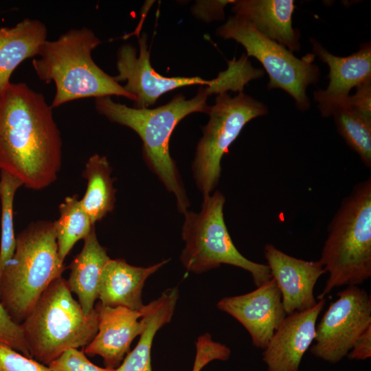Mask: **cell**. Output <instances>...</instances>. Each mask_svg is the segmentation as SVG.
I'll return each instance as SVG.
<instances>
[{
    "instance_id": "30",
    "label": "cell",
    "mask_w": 371,
    "mask_h": 371,
    "mask_svg": "<svg viewBox=\"0 0 371 371\" xmlns=\"http://www.w3.org/2000/svg\"><path fill=\"white\" fill-rule=\"evenodd\" d=\"M347 356L354 360L371 357V326L358 337Z\"/></svg>"
},
{
    "instance_id": "7",
    "label": "cell",
    "mask_w": 371,
    "mask_h": 371,
    "mask_svg": "<svg viewBox=\"0 0 371 371\" xmlns=\"http://www.w3.org/2000/svg\"><path fill=\"white\" fill-rule=\"evenodd\" d=\"M225 199L216 191L203 195L201 212L186 211L182 238L186 245L180 260L190 272L201 273L229 265L249 271L258 287L272 278L267 265L249 260L237 249L226 227L223 207Z\"/></svg>"
},
{
    "instance_id": "1",
    "label": "cell",
    "mask_w": 371,
    "mask_h": 371,
    "mask_svg": "<svg viewBox=\"0 0 371 371\" xmlns=\"http://www.w3.org/2000/svg\"><path fill=\"white\" fill-rule=\"evenodd\" d=\"M61 160L51 105L25 83L10 82L0 93V170L41 190L56 179Z\"/></svg>"
},
{
    "instance_id": "27",
    "label": "cell",
    "mask_w": 371,
    "mask_h": 371,
    "mask_svg": "<svg viewBox=\"0 0 371 371\" xmlns=\"http://www.w3.org/2000/svg\"><path fill=\"white\" fill-rule=\"evenodd\" d=\"M0 371H52L31 357H26L13 348L0 344Z\"/></svg>"
},
{
    "instance_id": "22",
    "label": "cell",
    "mask_w": 371,
    "mask_h": 371,
    "mask_svg": "<svg viewBox=\"0 0 371 371\" xmlns=\"http://www.w3.org/2000/svg\"><path fill=\"white\" fill-rule=\"evenodd\" d=\"M111 171L107 158L98 154L91 156L85 164L82 175L87 180V187L80 203L94 225L115 206V190Z\"/></svg>"
},
{
    "instance_id": "10",
    "label": "cell",
    "mask_w": 371,
    "mask_h": 371,
    "mask_svg": "<svg viewBox=\"0 0 371 371\" xmlns=\"http://www.w3.org/2000/svg\"><path fill=\"white\" fill-rule=\"evenodd\" d=\"M371 326V297L358 286L337 293L316 326L310 351L317 358L335 364L346 357L358 337Z\"/></svg>"
},
{
    "instance_id": "17",
    "label": "cell",
    "mask_w": 371,
    "mask_h": 371,
    "mask_svg": "<svg viewBox=\"0 0 371 371\" xmlns=\"http://www.w3.org/2000/svg\"><path fill=\"white\" fill-rule=\"evenodd\" d=\"M295 8L293 0H238L232 10L261 34L293 52L301 47L300 33L292 25Z\"/></svg>"
},
{
    "instance_id": "18",
    "label": "cell",
    "mask_w": 371,
    "mask_h": 371,
    "mask_svg": "<svg viewBox=\"0 0 371 371\" xmlns=\"http://www.w3.org/2000/svg\"><path fill=\"white\" fill-rule=\"evenodd\" d=\"M166 260L148 267H135L122 259H109L100 277L98 299L104 306L140 310L142 289L147 278L166 264Z\"/></svg>"
},
{
    "instance_id": "21",
    "label": "cell",
    "mask_w": 371,
    "mask_h": 371,
    "mask_svg": "<svg viewBox=\"0 0 371 371\" xmlns=\"http://www.w3.org/2000/svg\"><path fill=\"white\" fill-rule=\"evenodd\" d=\"M178 297L177 288H172L145 305L146 325L137 344L128 352L115 371H152L150 351L153 339L159 328L170 322Z\"/></svg>"
},
{
    "instance_id": "11",
    "label": "cell",
    "mask_w": 371,
    "mask_h": 371,
    "mask_svg": "<svg viewBox=\"0 0 371 371\" xmlns=\"http://www.w3.org/2000/svg\"><path fill=\"white\" fill-rule=\"evenodd\" d=\"M138 43V56L132 45L126 43L120 47L116 63L118 74L113 77L117 82L126 81L124 88L135 96V108H148L161 95L175 89L195 85L205 86L213 82V79L199 77H165L157 73L150 65L145 34L139 37Z\"/></svg>"
},
{
    "instance_id": "6",
    "label": "cell",
    "mask_w": 371,
    "mask_h": 371,
    "mask_svg": "<svg viewBox=\"0 0 371 371\" xmlns=\"http://www.w3.org/2000/svg\"><path fill=\"white\" fill-rule=\"evenodd\" d=\"M31 357L49 366L69 348L87 346L98 332V315L84 313L67 280L55 279L21 324Z\"/></svg>"
},
{
    "instance_id": "9",
    "label": "cell",
    "mask_w": 371,
    "mask_h": 371,
    "mask_svg": "<svg viewBox=\"0 0 371 371\" xmlns=\"http://www.w3.org/2000/svg\"><path fill=\"white\" fill-rule=\"evenodd\" d=\"M267 106L243 91L231 97L227 92L217 95L211 106L203 135L196 150L192 172L203 195L210 194L218 183L223 156L243 127L251 120L265 115Z\"/></svg>"
},
{
    "instance_id": "14",
    "label": "cell",
    "mask_w": 371,
    "mask_h": 371,
    "mask_svg": "<svg viewBox=\"0 0 371 371\" xmlns=\"http://www.w3.org/2000/svg\"><path fill=\"white\" fill-rule=\"evenodd\" d=\"M310 41L312 54L329 68L327 88L313 93L322 115L328 117L335 107L349 97L352 88L371 81V45L370 42H366L357 52L340 57L329 52L315 38H311Z\"/></svg>"
},
{
    "instance_id": "4",
    "label": "cell",
    "mask_w": 371,
    "mask_h": 371,
    "mask_svg": "<svg viewBox=\"0 0 371 371\" xmlns=\"http://www.w3.org/2000/svg\"><path fill=\"white\" fill-rule=\"evenodd\" d=\"M319 261L328 276L317 299L333 289L357 286L371 276V179L357 184L328 227Z\"/></svg>"
},
{
    "instance_id": "13",
    "label": "cell",
    "mask_w": 371,
    "mask_h": 371,
    "mask_svg": "<svg viewBox=\"0 0 371 371\" xmlns=\"http://www.w3.org/2000/svg\"><path fill=\"white\" fill-rule=\"evenodd\" d=\"M95 310L98 332L84 352L89 356H100L105 368L117 369L128 353L134 339L145 327V305L140 310H133L104 306L99 302L95 304Z\"/></svg>"
},
{
    "instance_id": "12",
    "label": "cell",
    "mask_w": 371,
    "mask_h": 371,
    "mask_svg": "<svg viewBox=\"0 0 371 371\" xmlns=\"http://www.w3.org/2000/svg\"><path fill=\"white\" fill-rule=\"evenodd\" d=\"M247 330L252 344L264 349L286 314L275 280H271L246 294L225 297L217 304Z\"/></svg>"
},
{
    "instance_id": "28",
    "label": "cell",
    "mask_w": 371,
    "mask_h": 371,
    "mask_svg": "<svg viewBox=\"0 0 371 371\" xmlns=\"http://www.w3.org/2000/svg\"><path fill=\"white\" fill-rule=\"evenodd\" d=\"M0 344H5L26 357H31L21 324L12 319L1 303Z\"/></svg>"
},
{
    "instance_id": "8",
    "label": "cell",
    "mask_w": 371,
    "mask_h": 371,
    "mask_svg": "<svg viewBox=\"0 0 371 371\" xmlns=\"http://www.w3.org/2000/svg\"><path fill=\"white\" fill-rule=\"evenodd\" d=\"M217 36L241 44L247 56L256 58L269 76L267 88L281 89L295 100L302 111L310 107L306 89L319 81L320 70L314 64L315 55L308 53L301 58L282 45L265 37L245 19L229 16L216 30Z\"/></svg>"
},
{
    "instance_id": "5",
    "label": "cell",
    "mask_w": 371,
    "mask_h": 371,
    "mask_svg": "<svg viewBox=\"0 0 371 371\" xmlns=\"http://www.w3.org/2000/svg\"><path fill=\"white\" fill-rule=\"evenodd\" d=\"M65 270L59 258L54 222L31 223L16 236V247L0 280V303L21 324L37 300Z\"/></svg>"
},
{
    "instance_id": "3",
    "label": "cell",
    "mask_w": 371,
    "mask_h": 371,
    "mask_svg": "<svg viewBox=\"0 0 371 371\" xmlns=\"http://www.w3.org/2000/svg\"><path fill=\"white\" fill-rule=\"evenodd\" d=\"M101 43L86 27L70 30L56 40L44 43L32 65L41 80L55 84L52 109L86 98L117 95L135 101L133 95L93 61L91 52Z\"/></svg>"
},
{
    "instance_id": "16",
    "label": "cell",
    "mask_w": 371,
    "mask_h": 371,
    "mask_svg": "<svg viewBox=\"0 0 371 371\" xmlns=\"http://www.w3.org/2000/svg\"><path fill=\"white\" fill-rule=\"evenodd\" d=\"M326 303L320 299L312 308L286 315L263 349L267 371H299L315 337L317 321Z\"/></svg>"
},
{
    "instance_id": "24",
    "label": "cell",
    "mask_w": 371,
    "mask_h": 371,
    "mask_svg": "<svg viewBox=\"0 0 371 371\" xmlns=\"http://www.w3.org/2000/svg\"><path fill=\"white\" fill-rule=\"evenodd\" d=\"M60 216L54 222L58 253L62 262L74 245L95 227L77 195L67 196L59 205Z\"/></svg>"
},
{
    "instance_id": "26",
    "label": "cell",
    "mask_w": 371,
    "mask_h": 371,
    "mask_svg": "<svg viewBox=\"0 0 371 371\" xmlns=\"http://www.w3.org/2000/svg\"><path fill=\"white\" fill-rule=\"evenodd\" d=\"M52 371H115L101 368L90 361L84 350L69 348L48 366Z\"/></svg>"
},
{
    "instance_id": "20",
    "label": "cell",
    "mask_w": 371,
    "mask_h": 371,
    "mask_svg": "<svg viewBox=\"0 0 371 371\" xmlns=\"http://www.w3.org/2000/svg\"><path fill=\"white\" fill-rule=\"evenodd\" d=\"M47 36L45 25L37 19H25L14 27H0V93L23 60L38 55Z\"/></svg>"
},
{
    "instance_id": "25",
    "label": "cell",
    "mask_w": 371,
    "mask_h": 371,
    "mask_svg": "<svg viewBox=\"0 0 371 371\" xmlns=\"http://www.w3.org/2000/svg\"><path fill=\"white\" fill-rule=\"evenodd\" d=\"M22 186L23 183L17 177L1 170L0 280L5 264L11 258L15 250L16 236L14 229L13 204L15 193Z\"/></svg>"
},
{
    "instance_id": "15",
    "label": "cell",
    "mask_w": 371,
    "mask_h": 371,
    "mask_svg": "<svg viewBox=\"0 0 371 371\" xmlns=\"http://www.w3.org/2000/svg\"><path fill=\"white\" fill-rule=\"evenodd\" d=\"M264 255L286 315L309 309L317 304L314 288L318 279L326 273L319 260L295 258L271 244L265 246Z\"/></svg>"
},
{
    "instance_id": "29",
    "label": "cell",
    "mask_w": 371,
    "mask_h": 371,
    "mask_svg": "<svg viewBox=\"0 0 371 371\" xmlns=\"http://www.w3.org/2000/svg\"><path fill=\"white\" fill-rule=\"evenodd\" d=\"M234 0L197 1L192 8L193 14L205 22L223 20L224 9L227 4L234 3Z\"/></svg>"
},
{
    "instance_id": "19",
    "label": "cell",
    "mask_w": 371,
    "mask_h": 371,
    "mask_svg": "<svg viewBox=\"0 0 371 371\" xmlns=\"http://www.w3.org/2000/svg\"><path fill=\"white\" fill-rule=\"evenodd\" d=\"M83 240L81 251L70 265L67 282L71 292L77 295L84 313L89 315L95 309L102 271L110 258L98 240L95 227Z\"/></svg>"
},
{
    "instance_id": "2",
    "label": "cell",
    "mask_w": 371,
    "mask_h": 371,
    "mask_svg": "<svg viewBox=\"0 0 371 371\" xmlns=\"http://www.w3.org/2000/svg\"><path fill=\"white\" fill-rule=\"evenodd\" d=\"M242 86L239 71L228 66L210 85L201 87L191 99L177 94L169 102L157 108L138 109L113 102L110 96H106L95 98V107L110 121L127 126L138 134L143 143V155L148 166L167 190L175 194L177 207L183 214L187 211L189 201L175 162L170 155L172 133L188 115L195 112L208 114L211 106L207 104V100L211 94L229 90L239 91Z\"/></svg>"
},
{
    "instance_id": "23",
    "label": "cell",
    "mask_w": 371,
    "mask_h": 371,
    "mask_svg": "<svg viewBox=\"0 0 371 371\" xmlns=\"http://www.w3.org/2000/svg\"><path fill=\"white\" fill-rule=\"evenodd\" d=\"M331 115L346 143L358 154L363 164L370 168L371 114L353 105L348 98L335 108Z\"/></svg>"
}]
</instances>
